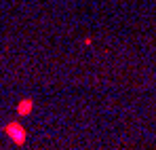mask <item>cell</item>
I'll return each instance as SVG.
<instances>
[{"instance_id": "cell-1", "label": "cell", "mask_w": 156, "mask_h": 150, "mask_svg": "<svg viewBox=\"0 0 156 150\" xmlns=\"http://www.w3.org/2000/svg\"><path fill=\"white\" fill-rule=\"evenodd\" d=\"M4 133L13 140V144L15 146H23L27 140V133L26 129H23V125L21 123H17V121H11V123H6L4 125Z\"/></svg>"}, {"instance_id": "cell-2", "label": "cell", "mask_w": 156, "mask_h": 150, "mask_svg": "<svg viewBox=\"0 0 156 150\" xmlns=\"http://www.w3.org/2000/svg\"><path fill=\"white\" fill-rule=\"evenodd\" d=\"M32 110H34V100H32V97H23V100L17 104V114H19V116L32 114Z\"/></svg>"}]
</instances>
